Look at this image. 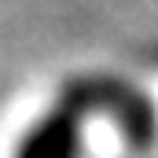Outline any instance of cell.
Returning a JSON list of instances; mask_svg holds the SVG:
<instances>
[{"mask_svg":"<svg viewBox=\"0 0 158 158\" xmlns=\"http://www.w3.org/2000/svg\"><path fill=\"white\" fill-rule=\"evenodd\" d=\"M88 114H107L129 147H151L158 140V110L143 92L118 77H77L26 129L11 158H81Z\"/></svg>","mask_w":158,"mask_h":158,"instance_id":"1","label":"cell"}]
</instances>
